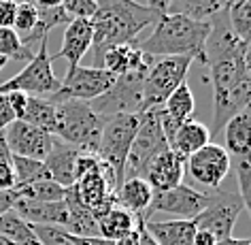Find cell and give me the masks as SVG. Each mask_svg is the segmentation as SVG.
Returning <instances> with one entry per match:
<instances>
[{"mask_svg": "<svg viewBox=\"0 0 251 245\" xmlns=\"http://www.w3.org/2000/svg\"><path fill=\"white\" fill-rule=\"evenodd\" d=\"M192 245H217V239H215L213 232L198 228L196 235H194V243Z\"/></svg>", "mask_w": 251, "mask_h": 245, "instance_id": "obj_45", "label": "cell"}, {"mask_svg": "<svg viewBox=\"0 0 251 245\" xmlns=\"http://www.w3.org/2000/svg\"><path fill=\"white\" fill-rule=\"evenodd\" d=\"M224 11L222 0H171L166 13L183 15L196 22H209Z\"/></svg>", "mask_w": 251, "mask_h": 245, "instance_id": "obj_27", "label": "cell"}, {"mask_svg": "<svg viewBox=\"0 0 251 245\" xmlns=\"http://www.w3.org/2000/svg\"><path fill=\"white\" fill-rule=\"evenodd\" d=\"M158 17L147 4L134 0H96V13L90 20L94 28V66L100 68L106 49L136 43V36L147 26H153Z\"/></svg>", "mask_w": 251, "mask_h": 245, "instance_id": "obj_2", "label": "cell"}, {"mask_svg": "<svg viewBox=\"0 0 251 245\" xmlns=\"http://www.w3.org/2000/svg\"><path fill=\"white\" fill-rule=\"evenodd\" d=\"M11 164H13V171H15V181H17L15 188L34 184V181H41V179H49L45 162L41 160H30V158H22V156L11 154Z\"/></svg>", "mask_w": 251, "mask_h": 245, "instance_id": "obj_31", "label": "cell"}, {"mask_svg": "<svg viewBox=\"0 0 251 245\" xmlns=\"http://www.w3.org/2000/svg\"><path fill=\"white\" fill-rule=\"evenodd\" d=\"M7 62H9V60H7V58H4V55H0V71H2V68H4V66H7Z\"/></svg>", "mask_w": 251, "mask_h": 245, "instance_id": "obj_52", "label": "cell"}, {"mask_svg": "<svg viewBox=\"0 0 251 245\" xmlns=\"http://www.w3.org/2000/svg\"><path fill=\"white\" fill-rule=\"evenodd\" d=\"M0 245H15V243H11L7 237H2V235H0Z\"/></svg>", "mask_w": 251, "mask_h": 245, "instance_id": "obj_51", "label": "cell"}, {"mask_svg": "<svg viewBox=\"0 0 251 245\" xmlns=\"http://www.w3.org/2000/svg\"><path fill=\"white\" fill-rule=\"evenodd\" d=\"M17 198H20V196H17V192H15V190L0 192V216L13 209V205H15V200H17Z\"/></svg>", "mask_w": 251, "mask_h": 245, "instance_id": "obj_43", "label": "cell"}, {"mask_svg": "<svg viewBox=\"0 0 251 245\" xmlns=\"http://www.w3.org/2000/svg\"><path fill=\"white\" fill-rule=\"evenodd\" d=\"M249 245H251V239H249Z\"/></svg>", "mask_w": 251, "mask_h": 245, "instance_id": "obj_53", "label": "cell"}, {"mask_svg": "<svg viewBox=\"0 0 251 245\" xmlns=\"http://www.w3.org/2000/svg\"><path fill=\"white\" fill-rule=\"evenodd\" d=\"M209 196H211L209 205L200 216L194 218V224L202 230L213 232L217 241H222V239L232 237L234 224L245 207L241 196L234 192H217V194H209Z\"/></svg>", "mask_w": 251, "mask_h": 245, "instance_id": "obj_11", "label": "cell"}, {"mask_svg": "<svg viewBox=\"0 0 251 245\" xmlns=\"http://www.w3.org/2000/svg\"><path fill=\"white\" fill-rule=\"evenodd\" d=\"M145 75L147 73H130L117 77L111 90L100 98L92 100L90 107L102 119L122 115V113L139 115V113H143V81H145Z\"/></svg>", "mask_w": 251, "mask_h": 245, "instance_id": "obj_10", "label": "cell"}, {"mask_svg": "<svg viewBox=\"0 0 251 245\" xmlns=\"http://www.w3.org/2000/svg\"><path fill=\"white\" fill-rule=\"evenodd\" d=\"M113 245H139V230H132V232H128L126 237H122V239H117Z\"/></svg>", "mask_w": 251, "mask_h": 245, "instance_id": "obj_47", "label": "cell"}, {"mask_svg": "<svg viewBox=\"0 0 251 245\" xmlns=\"http://www.w3.org/2000/svg\"><path fill=\"white\" fill-rule=\"evenodd\" d=\"M217 245H249V239H236V237H228L217 241Z\"/></svg>", "mask_w": 251, "mask_h": 245, "instance_id": "obj_49", "label": "cell"}, {"mask_svg": "<svg viewBox=\"0 0 251 245\" xmlns=\"http://www.w3.org/2000/svg\"><path fill=\"white\" fill-rule=\"evenodd\" d=\"M62 11L68 15V20H92L96 13V0H64Z\"/></svg>", "mask_w": 251, "mask_h": 245, "instance_id": "obj_37", "label": "cell"}, {"mask_svg": "<svg viewBox=\"0 0 251 245\" xmlns=\"http://www.w3.org/2000/svg\"><path fill=\"white\" fill-rule=\"evenodd\" d=\"M13 211L22 219H26L28 224H36V226H60V228H66L68 222V209L64 200L39 203V200L17 198Z\"/></svg>", "mask_w": 251, "mask_h": 245, "instance_id": "obj_18", "label": "cell"}, {"mask_svg": "<svg viewBox=\"0 0 251 245\" xmlns=\"http://www.w3.org/2000/svg\"><path fill=\"white\" fill-rule=\"evenodd\" d=\"M230 162H232V158L224 149V145L209 143V145H204L200 152L190 156V158L185 160V164H187L190 175L198 184L217 190V188L222 186V181L228 177Z\"/></svg>", "mask_w": 251, "mask_h": 245, "instance_id": "obj_14", "label": "cell"}, {"mask_svg": "<svg viewBox=\"0 0 251 245\" xmlns=\"http://www.w3.org/2000/svg\"><path fill=\"white\" fill-rule=\"evenodd\" d=\"M115 200L122 209L130 211L132 216H145L153 200V190L145 179L141 177H130L126 179L115 192Z\"/></svg>", "mask_w": 251, "mask_h": 245, "instance_id": "obj_24", "label": "cell"}, {"mask_svg": "<svg viewBox=\"0 0 251 245\" xmlns=\"http://www.w3.org/2000/svg\"><path fill=\"white\" fill-rule=\"evenodd\" d=\"M28 2H32L36 9H55V7H62L64 0H28Z\"/></svg>", "mask_w": 251, "mask_h": 245, "instance_id": "obj_48", "label": "cell"}, {"mask_svg": "<svg viewBox=\"0 0 251 245\" xmlns=\"http://www.w3.org/2000/svg\"><path fill=\"white\" fill-rule=\"evenodd\" d=\"M211 34V20L196 22L183 15H160L153 24L151 34L139 45L143 54L151 58H181L198 60L206 64V41Z\"/></svg>", "mask_w": 251, "mask_h": 245, "instance_id": "obj_3", "label": "cell"}, {"mask_svg": "<svg viewBox=\"0 0 251 245\" xmlns=\"http://www.w3.org/2000/svg\"><path fill=\"white\" fill-rule=\"evenodd\" d=\"M49 36L39 41V49H36L34 58L28 62L17 75L0 83V94L7 92H24L26 96H41L49 98L60 90V79L53 73L51 55L47 52Z\"/></svg>", "mask_w": 251, "mask_h": 245, "instance_id": "obj_7", "label": "cell"}, {"mask_svg": "<svg viewBox=\"0 0 251 245\" xmlns=\"http://www.w3.org/2000/svg\"><path fill=\"white\" fill-rule=\"evenodd\" d=\"M36 24H39V9L32 2H28V0H20L15 11V22H13V30L20 34V39L32 32Z\"/></svg>", "mask_w": 251, "mask_h": 245, "instance_id": "obj_34", "label": "cell"}, {"mask_svg": "<svg viewBox=\"0 0 251 245\" xmlns=\"http://www.w3.org/2000/svg\"><path fill=\"white\" fill-rule=\"evenodd\" d=\"M236 181H238V196L243 200V207L251 216V156L236 158Z\"/></svg>", "mask_w": 251, "mask_h": 245, "instance_id": "obj_35", "label": "cell"}, {"mask_svg": "<svg viewBox=\"0 0 251 245\" xmlns=\"http://www.w3.org/2000/svg\"><path fill=\"white\" fill-rule=\"evenodd\" d=\"M230 28L245 45L251 43V0H243L241 4L232 7L228 11Z\"/></svg>", "mask_w": 251, "mask_h": 245, "instance_id": "obj_33", "label": "cell"}, {"mask_svg": "<svg viewBox=\"0 0 251 245\" xmlns=\"http://www.w3.org/2000/svg\"><path fill=\"white\" fill-rule=\"evenodd\" d=\"M147 232L158 245H192L198 226L194 219H166V222H145Z\"/></svg>", "mask_w": 251, "mask_h": 245, "instance_id": "obj_21", "label": "cell"}, {"mask_svg": "<svg viewBox=\"0 0 251 245\" xmlns=\"http://www.w3.org/2000/svg\"><path fill=\"white\" fill-rule=\"evenodd\" d=\"M134 228H136V216L122 209L119 205H115L104 216L98 218V237L109 239V241H117L128 232H132Z\"/></svg>", "mask_w": 251, "mask_h": 245, "instance_id": "obj_25", "label": "cell"}, {"mask_svg": "<svg viewBox=\"0 0 251 245\" xmlns=\"http://www.w3.org/2000/svg\"><path fill=\"white\" fill-rule=\"evenodd\" d=\"M151 55L143 54L139 45H115L111 49H106L100 62V68L109 71L113 77H122V75L130 73H147L153 64Z\"/></svg>", "mask_w": 251, "mask_h": 245, "instance_id": "obj_15", "label": "cell"}, {"mask_svg": "<svg viewBox=\"0 0 251 245\" xmlns=\"http://www.w3.org/2000/svg\"><path fill=\"white\" fill-rule=\"evenodd\" d=\"M66 209H68V222H66V232L73 237H98V218L94 216L92 209L81 203L75 194L73 186L66 188L64 196Z\"/></svg>", "mask_w": 251, "mask_h": 245, "instance_id": "obj_22", "label": "cell"}, {"mask_svg": "<svg viewBox=\"0 0 251 245\" xmlns=\"http://www.w3.org/2000/svg\"><path fill=\"white\" fill-rule=\"evenodd\" d=\"M79 149L68 145V143L60 141L55 136V143L51 147V152L43 162H45V168H47V175L49 179L55 181L58 186L62 188H71L75 186V164H77V158H79Z\"/></svg>", "mask_w": 251, "mask_h": 245, "instance_id": "obj_19", "label": "cell"}, {"mask_svg": "<svg viewBox=\"0 0 251 245\" xmlns=\"http://www.w3.org/2000/svg\"><path fill=\"white\" fill-rule=\"evenodd\" d=\"M32 230L41 245H73L71 237L60 226H36L32 224Z\"/></svg>", "mask_w": 251, "mask_h": 245, "instance_id": "obj_36", "label": "cell"}, {"mask_svg": "<svg viewBox=\"0 0 251 245\" xmlns=\"http://www.w3.org/2000/svg\"><path fill=\"white\" fill-rule=\"evenodd\" d=\"M243 0H222V4H224V11H230L232 7H236V4H241Z\"/></svg>", "mask_w": 251, "mask_h": 245, "instance_id": "obj_50", "label": "cell"}, {"mask_svg": "<svg viewBox=\"0 0 251 245\" xmlns=\"http://www.w3.org/2000/svg\"><path fill=\"white\" fill-rule=\"evenodd\" d=\"M226 152L234 158L251 156V109L236 113L224 126Z\"/></svg>", "mask_w": 251, "mask_h": 245, "instance_id": "obj_23", "label": "cell"}, {"mask_svg": "<svg viewBox=\"0 0 251 245\" xmlns=\"http://www.w3.org/2000/svg\"><path fill=\"white\" fill-rule=\"evenodd\" d=\"M211 73L215 115L209 128L211 143L222 133L226 122L236 113L251 109V79L245 68V43L232 32L228 11L211 20L206 41V64Z\"/></svg>", "mask_w": 251, "mask_h": 245, "instance_id": "obj_1", "label": "cell"}, {"mask_svg": "<svg viewBox=\"0 0 251 245\" xmlns=\"http://www.w3.org/2000/svg\"><path fill=\"white\" fill-rule=\"evenodd\" d=\"M22 122L55 136V105L49 98L28 96V105L22 115Z\"/></svg>", "mask_w": 251, "mask_h": 245, "instance_id": "obj_28", "label": "cell"}, {"mask_svg": "<svg viewBox=\"0 0 251 245\" xmlns=\"http://www.w3.org/2000/svg\"><path fill=\"white\" fill-rule=\"evenodd\" d=\"M7 98H9L11 111L15 113V119H22L24 111H26V105H28V96L24 92H7Z\"/></svg>", "mask_w": 251, "mask_h": 245, "instance_id": "obj_41", "label": "cell"}, {"mask_svg": "<svg viewBox=\"0 0 251 245\" xmlns=\"http://www.w3.org/2000/svg\"><path fill=\"white\" fill-rule=\"evenodd\" d=\"M0 235L15 245H41L32 230V224L22 219L13 209L0 216Z\"/></svg>", "mask_w": 251, "mask_h": 245, "instance_id": "obj_29", "label": "cell"}, {"mask_svg": "<svg viewBox=\"0 0 251 245\" xmlns=\"http://www.w3.org/2000/svg\"><path fill=\"white\" fill-rule=\"evenodd\" d=\"M145 222L147 219L143 216H136V230H139V245H158L155 239L149 235L147 228H145Z\"/></svg>", "mask_w": 251, "mask_h": 245, "instance_id": "obj_42", "label": "cell"}, {"mask_svg": "<svg viewBox=\"0 0 251 245\" xmlns=\"http://www.w3.org/2000/svg\"><path fill=\"white\" fill-rule=\"evenodd\" d=\"M17 0H0V28H13Z\"/></svg>", "mask_w": 251, "mask_h": 245, "instance_id": "obj_39", "label": "cell"}, {"mask_svg": "<svg viewBox=\"0 0 251 245\" xmlns=\"http://www.w3.org/2000/svg\"><path fill=\"white\" fill-rule=\"evenodd\" d=\"M0 55H4L7 60L30 62L34 58V52L24 45L20 34L13 28H0Z\"/></svg>", "mask_w": 251, "mask_h": 245, "instance_id": "obj_32", "label": "cell"}, {"mask_svg": "<svg viewBox=\"0 0 251 245\" xmlns=\"http://www.w3.org/2000/svg\"><path fill=\"white\" fill-rule=\"evenodd\" d=\"M162 115L181 126L187 119H194V111H196V100L187 83H181L171 96L166 98V103L160 107Z\"/></svg>", "mask_w": 251, "mask_h": 245, "instance_id": "obj_26", "label": "cell"}, {"mask_svg": "<svg viewBox=\"0 0 251 245\" xmlns=\"http://www.w3.org/2000/svg\"><path fill=\"white\" fill-rule=\"evenodd\" d=\"M71 237L73 245H113L115 241H109V239H102V237Z\"/></svg>", "mask_w": 251, "mask_h": 245, "instance_id": "obj_44", "label": "cell"}, {"mask_svg": "<svg viewBox=\"0 0 251 245\" xmlns=\"http://www.w3.org/2000/svg\"><path fill=\"white\" fill-rule=\"evenodd\" d=\"M13 122H15V113L11 111L7 94H0V133H4L7 126H11Z\"/></svg>", "mask_w": 251, "mask_h": 245, "instance_id": "obj_40", "label": "cell"}, {"mask_svg": "<svg viewBox=\"0 0 251 245\" xmlns=\"http://www.w3.org/2000/svg\"><path fill=\"white\" fill-rule=\"evenodd\" d=\"M209 200H211L209 194L181 184L166 192H153V200L143 218L149 219L155 211H160V213H171V216H175V219H194L206 209Z\"/></svg>", "mask_w": 251, "mask_h": 245, "instance_id": "obj_12", "label": "cell"}, {"mask_svg": "<svg viewBox=\"0 0 251 245\" xmlns=\"http://www.w3.org/2000/svg\"><path fill=\"white\" fill-rule=\"evenodd\" d=\"M168 4H171V0H147V7L151 9V11H155L158 15H164L166 13Z\"/></svg>", "mask_w": 251, "mask_h": 245, "instance_id": "obj_46", "label": "cell"}, {"mask_svg": "<svg viewBox=\"0 0 251 245\" xmlns=\"http://www.w3.org/2000/svg\"><path fill=\"white\" fill-rule=\"evenodd\" d=\"M192 62V58H181V55L153 60L143 81V111L160 109L166 103V98L181 83H185Z\"/></svg>", "mask_w": 251, "mask_h": 245, "instance_id": "obj_8", "label": "cell"}, {"mask_svg": "<svg viewBox=\"0 0 251 245\" xmlns=\"http://www.w3.org/2000/svg\"><path fill=\"white\" fill-rule=\"evenodd\" d=\"M17 2H20V0H17Z\"/></svg>", "mask_w": 251, "mask_h": 245, "instance_id": "obj_54", "label": "cell"}, {"mask_svg": "<svg viewBox=\"0 0 251 245\" xmlns=\"http://www.w3.org/2000/svg\"><path fill=\"white\" fill-rule=\"evenodd\" d=\"M183 175H185V162L168 149V152L158 156L147 166L143 179L151 186L153 192H166L183 184Z\"/></svg>", "mask_w": 251, "mask_h": 245, "instance_id": "obj_17", "label": "cell"}, {"mask_svg": "<svg viewBox=\"0 0 251 245\" xmlns=\"http://www.w3.org/2000/svg\"><path fill=\"white\" fill-rule=\"evenodd\" d=\"M117 77H113L109 71L96 66H75L66 71V77L60 81V90L49 96V100H92L100 98L113 87Z\"/></svg>", "mask_w": 251, "mask_h": 245, "instance_id": "obj_9", "label": "cell"}, {"mask_svg": "<svg viewBox=\"0 0 251 245\" xmlns=\"http://www.w3.org/2000/svg\"><path fill=\"white\" fill-rule=\"evenodd\" d=\"M15 171L11 164V158H0V192L15 190Z\"/></svg>", "mask_w": 251, "mask_h": 245, "instance_id": "obj_38", "label": "cell"}, {"mask_svg": "<svg viewBox=\"0 0 251 245\" xmlns=\"http://www.w3.org/2000/svg\"><path fill=\"white\" fill-rule=\"evenodd\" d=\"M94 43V28L90 20H73L66 24L64 36H62V47L60 52L51 55V60H66L68 68H75L81 64L83 55L92 49Z\"/></svg>", "mask_w": 251, "mask_h": 245, "instance_id": "obj_16", "label": "cell"}, {"mask_svg": "<svg viewBox=\"0 0 251 245\" xmlns=\"http://www.w3.org/2000/svg\"><path fill=\"white\" fill-rule=\"evenodd\" d=\"M53 103V100H51ZM55 136L81 154L98 156L104 119L83 100H55Z\"/></svg>", "mask_w": 251, "mask_h": 245, "instance_id": "obj_4", "label": "cell"}, {"mask_svg": "<svg viewBox=\"0 0 251 245\" xmlns=\"http://www.w3.org/2000/svg\"><path fill=\"white\" fill-rule=\"evenodd\" d=\"M209 143H211L209 126H204L202 122H196V119H187V122H183L177 128L173 139L168 141V149L185 162L190 156L200 152Z\"/></svg>", "mask_w": 251, "mask_h": 245, "instance_id": "obj_20", "label": "cell"}, {"mask_svg": "<svg viewBox=\"0 0 251 245\" xmlns=\"http://www.w3.org/2000/svg\"><path fill=\"white\" fill-rule=\"evenodd\" d=\"M17 196L28 198V200H39V203H55V200H64L66 196V188L58 186L51 179H41L34 184L15 188Z\"/></svg>", "mask_w": 251, "mask_h": 245, "instance_id": "obj_30", "label": "cell"}, {"mask_svg": "<svg viewBox=\"0 0 251 245\" xmlns=\"http://www.w3.org/2000/svg\"><path fill=\"white\" fill-rule=\"evenodd\" d=\"M139 115L132 113H122V115H113L104 119V128L100 135V147H98V158L102 164H106L115 175L117 188L126 179V160L128 152L132 147L134 135L139 130Z\"/></svg>", "mask_w": 251, "mask_h": 245, "instance_id": "obj_5", "label": "cell"}, {"mask_svg": "<svg viewBox=\"0 0 251 245\" xmlns=\"http://www.w3.org/2000/svg\"><path fill=\"white\" fill-rule=\"evenodd\" d=\"M141 122L139 130L134 135L132 147L128 152V160H126V179L130 177H145V171L151 162L168 152V141L162 130L158 109H149L139 113ZM124 179V181H126Z\"/></svg>", "mask_w": 251, "mask_h": 245, "instance_id": "obj_6", "label": "cell"}, {"mask_svg": "<svg viewBox=\"0 0 251 245\" xmlns=\"http://www.w3.org/2000/svg\"><path fill=\"white\" fill-rule=\"evenodd\" d=\"M4 143H7L9 152L13 156H22V158H30V160H45L49 152H51L55 136L45 133L41 128H34L30 124L15 119L11 126L4 130Z\"/></svg>", "mask_w": 251, "mask_h": 245, "instance_id": "obj_13", "label": "cell"}]
</instances>
